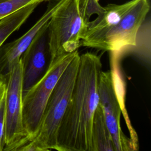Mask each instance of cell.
I'll return each mask as SVG.
<instances>
[{
	"label": "cell",
	"mask_w": 151,
	"mask_h": 151,
	"mask_svg": "<svg viewBox=\"0 0 151 151\" xmlns=\"http://www.w3.org/2000/svg\"><path fill=\"white\" fill-rule=\"evenodd\" d=\"M100 57L91 52L80 55L71 96L57 136L58 151H91V128L99 105Z\"/></svg>",
	"instance_id": "cell-1"
},
{
	"label": "cell",
	"mask_w": 151,
	"mask_h": 151,
	"mask_svg": "<svg viewBox=\"0 0 151 151\" xmlns=\"http://www.w3.org/2000/svg\"><path fill=\"white\" fill-rule=\"evenodd\" d=\"M80 55L78 52L60 77L48 99L36 133L31 140L18 150H56L58 130L74 88Z\"/></svg>",
	"instance_id": "cell-2"
},
{
	"label": "cell",
	"mask_w": 151,
	"mask_h": 151,
	"mask_svg": "<svg viewBox=\"0 0 151 151\" xmlns=\"http://www.w3.org/2000/svg\"><path fill=\"white\" fill-rule=\"evenodd\" d=\"M87 24L78 0H67L60 6L47 28L49 65L78 50Z\"/></svg>",
	"instance_id": "cell-3"
},
{
	"label": "cell",
	"mask_w": 151,
	"mask_h": 151,
	"mask_svg": "<svg viewBox=\"0 0 151 151\" xmlns=\"http://www.w3.org/2000/svg\"><path fill=\"white\" fill-rule=\"evenodd\" d=\"M78 52L65 55L48 65L42 77L22 95V122L28 142L36 133L48 99L60 77Z\"/></svg>",
	"instance_id": "cell-4"
},
{
	"label": "cell",
	"mask_w": 151,
	"mask_h": 151,
	"mask_svg": "<svg viewBox=\"0 0 151 151\" xmlns=\"http://www.w3.org/2000/svg\"><path fill=\"white\" fill-rule=\"evenodd\" d=\"M5 146L4 150H18L28 142L22 122V68L15 63L5 83Z\"/></svg>",
	"instance_id": "cell-5"
},
{
	"label": "cell",
	"mask_w": 151,
	"mask_h": 151,
	"mask_svg": "<svg viewBox=\"0 0 151 151\" xmlns=\"http://www.w3.org/2000/svg\"><path fill=\"white\" fill-rule=\"evenodd\" d=\"M149 0H136L121 20L96 45L95 48L108 51L119 57L135 45L137 31L150 11Z\"/></svg>",
	"instance_id": "cell-6"
},
{
	"label": "cell",
	"mask_w": 151,
	"mask_h": 151,
	"mask_svg": "<svg viewBox=\"0 0 151 151\" xmlns=\"http://www.w3.org/2000/svg\"><path fill=\"white\" fill-rule=\"evenodd\" d=\"M99 105L111 134L115 151L138 150L123 132L120 127L122 106L116 90L115 77L113 71H101L100 77Z\"/></svg>",
	"instance_id": "cell-7"
},
{
	"label": "cell",
	"mask_w": 151,
	"mask_h": 151,
	"mask_svg": "<svg viewBox=\"0 0 151 151\" xmlns=\"http://www.w3.org/2000/svg\"><path fill=\"white\" fill-rule=\"evenodd\" d=\"M67 0H48L46 10L35 24L23 35L0 47V81L5 84L13 65L18 62L37 34L48 27L56 11Z\"/></svg>",
	"instance_id": "cell-8"
},
{
	"label": "cell",
	"mask_w": 151,
	"mask_h": 151,
	"mask_svg": "<svg viewBox=\"0 0 151 151\" xmlns=\"http://www.w3.org/2000/svg\"><path fill=\"white\" fill-rule=\"evenodd\" d=\"M47 28L41 30L21 57L22 95L44 74L50 62Z\"/></svg>",
	"instance_id": "cell-9"
},
{
	"label": "cell",
	"mask_w": 151,
	"mask_h": 151,
	"mask_svg": "<svg viewBox=\"0 0 151 151\" xmlns=\"http://www.w3.org/2000/svg\"><path fill=\"white\" fill-rule=\"evenodd\" d=\"M91 151H115L113 140L100 105L95 111L93 120Z\"/></svg>",
	"instance_id": "cell-10"
},
{
	"label": "cell",
	"mask_w": 151,
	"mask_h": 151,
	"mask_svg": "<svg viewBox=\"0 0 151 151\" xmlns=\"http://www.w3.org/2000/svg\"><path fill=\"white\" fill-rule=\"evenodd\" d=\"M40 4H29L0 19V47L5 41L26 21L35 9Z\"/></svg>",
	"instance_id": "cell-11"
},
{
	"label": "cell",
	"mask_w": 151,
	"mask_h": 151,
	"mask_svg": "<svg viewBox=\"0 0 151 151\" xmlns=\"http://www.w3.org/2000/svg\"><path fill=\"white\" fill-rule=\"evenodd\" d=\"M133 54L149 67L151 61V22L147 15L139 27L135 41V45L127 53Z\"/></svg>",
	"instance_id": "cell-12"
},
{
	"label": "cell",
	"mask_w": 151,
	"mask_h": 151,
	"mask_svg": "<svg viewBox=\"0 0 151 151\" xmlns=\"http://www.w3.org/2000/svg\"><path fill=\"white\" fill-rule=\"evenodd\" d=\"M48 0H0V19L3 17L32 3H42Z\"/></svg>",
	"instance_id": "cell-13"
},
{
	"label": "cell",
	"mask_w": 151,
	"mask_h": 151,
	"mask_svg": "<svg viewBox=\"0 0 151 151\" xmlns=\"http://www.w3.org/2000/svg\"><path fill=\"white\" fill-rule=\"evenodd\" d=\"M5 91L0 101V151L4 150L5 146Z\"/></svg>",
	"instance_id": "cell-14"
},
{
	"label": "cell",
	"mask_w": 151,
	"mask_h": 151,
	"mask_svg": "<svg viewBox=\"0 0 151 151\" xmlns=\"http://www.w3.org/2000/svg\"><path fill=\"white\" fill-rule=\"evenodd\" d=\"M5 87H6V84L0 81V101L3 96L4 94L5 93Z\"/></svg>",
	"instance_id": "cell-15"
}]
</instances>
